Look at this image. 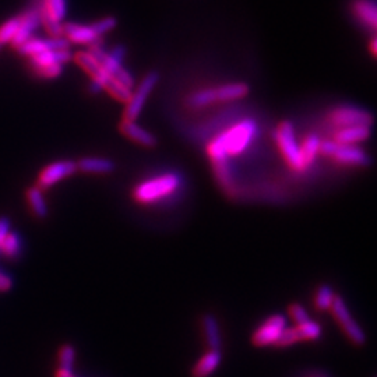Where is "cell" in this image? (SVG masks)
<instances>
[{"mask_svg": "<svg viewBox=\"0 0 377 377\" xmlns=\"http://www.w3.org/2000/svg\"><path fill=\"white\" fill-rule=\"evenodd\" d=\"M257 128L253 121H243L220 133L207 145V154L211 163L230 161V156L242 154L253 141Z\"/></svg>", "mask_w": 377, "mask_h": 377, "instance_id": "obj_1", "label": "cell"}, {"mask_svg": "<svg viewBox=\"0 0 377 377\" xmlns=\"http://www.w3.org/2000/svg\"><path fill=\"white\" fill-rule=\"evenodd\" d=\"M88 53L105 69V72H108L121 84L132 90V87L134 85L133 77L122 66V59L125 57V48L118 46L112 52H106L102 48V45H91L88 48Z\"/></svg>", "mask_w": 377, "mask_h": 377, "instance_id": "obj_2", "label": "cell"}, {"mask_svg": "<svg viewBox=\"0 0 377 377\" xmlns=\"http://www.w3.org/2000/svg\"><path fill=\"white\" fill-rule=\"evenodd\" d=\"M181 185V179L174 174H167L140 183L134 189V198L139 203H154L172 194Z\"/></svg>", "mask_w": 377, "mask_h": 377, "instance_id": "obj_3", "label": "cell"}, {"mask_svg": "<svg viewBox=\"0 0 377 377\" xmlns=\"http://www.w3.org/2000/svg\"><path fill=\"white\" fill-rule=\"evenodd\" d=\"M276 141L278 144V148L285 158L287 164L296 172H303L307 170L305 161L302 158L300 145L296 141L295 130L292 123L283 122L278 129L276 130Z\"/></svg>", "mask_w": 377, "mask_h": 377, "instance_id": "obj_4", "label": "cell"}, {"mask_svg": "<svg viewBox=\"0 0 377 377\" xmlns=\"http://www.w3.org/2000/svg\"><path fill=\"white\" fill-rule=\"evenodd\" d=\"M158 80H159V76L156 72H150L144 77V80L141 81V84L136 90V92H132L130 99L126 102L128 105H126V110L123 114V121L134 122L139 118V115L141 114L143 108L147 102V98L150 96L152 90L156 87Z\"/></svg>", "mask_w": 377, "mask_h": 377, "instance_id": "obj_5", "label": "cell"}, {"mask_svg": "<svg viewBox=\"0 0 377 377\" xmlns=\"http://www.w3.org/2000/svg\"><path fill=\"white\" fill-rule=\"evenodd\" d=\"M330 310L333 312V316L336 317V320L340 323V326L343 327V330L345 332L347 337L356 345H362L366 340L363 330L360 329V326L358 323L352 318L344 299L338 295L334 296V300L332 303Z\"/></svg>", "mask_w": 377, "mask_h": 377, "instance_id": "obj_6", "label": "cell"}, {"mask_svg": "<svg viewBox=\"0 0 377 377\" xmlns=\"http://www.w3.org/2000/svg\"><path fill=\"white\" fill-rule=\"evenodd\" d=\"M77 172V163L72 159H63L57 161V163L49 164L46 168H43L38 176L37 186L41 190H46L52 187L53 185L59 183L61 181L72 176Z\"/></svg>", "mask_w": 377, "mask_h": 377, "instance_id": "obj_7", "label": "cell"}, {"mask_svg": "<svg viewBox=\"0 0 377 377\" xmlns=\"http://www.w3.org/2000/svg\"><path fill=\"white\" fill-rule=\"evenodd\" d=\"M285 329H287V318L283 314H274L272 317H268L254 332L252 341L256 347L276 345Z\"/></svg>", "mask_w": 377, "mask_h": 377, "instance_id": "obj_8", "label": "cell"}, {"mask_svg": "<svg viewBox=\"0 0 377 377\" xmlns=\"http://www.w3.org/2000/svg\"><path fill=\"white\" fill-rule=\"evenodd\" d=\"M333 125L337 128H351V126H371L373 116L359 108L354 106H340L330 115Z\"/></svg>", "mask_w": 377, "mask_h": 377, "instance_id": "obj_9", "label": "cell"}, {"mask_svg": "<svg viewBox=\"0 0 377 377\" xmlns=\"http://www.w3.org/2000/svg\"><path fill=\"white\" fill-rule=\"evenodd\" d=\"M70 42L65 37H50V38H30L20 48H17L19 53L23 57H34L38 53L48 50H61L69 49Z\"/></svg>", "mask_w": 377, "mask_h": 377, "instance_id": "obj_10", "label": "cell"}, {"mask_svg": "<svg viewBox=\"0 0 377 377\" xmlns=\"http://www.w3.org/2000/svg\"><path fill=\"white\" fill-rule=\"evenodd\" d=\"M73 59L83 70H85L91 76V80L96 81L102 87V90H105L106 85L110 84V81L114 80V77L108 72H105V69L90 55L88 52H77L76 55H73Z\"/></svg>", "mask_w": 377, "mask_h": 377, "instance_id": "obj_11", "label": "cell"}, {"mask_svg": "<svg viewBox=\"0 0 377 377\" xmlns=\"http://www.w3.org/2000/svg\"><path fill=\"white\" fill-rule=\"evenodd\" d=\"M63 35L69 42L81 43V45H102V37H99L91 26L77 24V23H65Z\"/></svg>", "mask_w": 377, "mask_h": 377, "instance_id": "obj_12", "label": "cell"}, {"mask_svg": "<svg viewBox=\"0 0 377 377\" xmlns=\"http://www.w3.org/2000/svg\"><path fill=\"white\" fill-rule=\"evenodd\" d=\"M39 26H41V19H39L37 6L21 13V23H20V27L12 41V45L16 49L20 48L26 41L32 38V35L35 34V31L38 30Z\"/></svg>", "mask_w": 377, "mask_h": 377, "instance_id": "obj_13", "label": "cell"}, {"mask_svg": "<svg viewBox=\"0 0 377 377\" xmlns=\"http://www.w3.org/2000/svg\"><path fill=\"white\" fill-rule=\"evenodd\" d=\"M70 61H73V53L70 49H61V50H48L38 53V55H34L30 58V66L31 69H39L45 66H52V65H66Z\"/></svg>", "mask_w": 377, "mask_h": 377, "instance_id": "obj_14", "label": "cell"}, {"mask_svg": "<svg viewBox=\"0 0 377 377\" xmlns=\"http://www.w3.org/2000/svg\"><path fill=\"white\" fill-rule=\"evenodd\" d=\"M337 163L343 165H354V167H365L369 164L367 155L356 145H340L333 155Z\"/></svg>", "mask_w": 377, "mask_h": 377, "instance_id": "obj_15", "label": "cell"}, {"mask_svg": "<svg viewBox=\"0 0 377 377\" xmlns=\"http://www.w3.org/2000/svg\"><path fill=\"white\" fill-rule=\"evenodd\" d=\"M370 126H351L338 129L334 134V141L340 145H355L356 143L365 141L370 137Z\"/></svg>", "mask_w": 377, "mask_h": 377, "instance_id": "obj_16", "label": "cell"}, {"mask_svg": "<svg viewBox=\"0 0 377 377\" xmlns=\"http://www.w3.org/2000/svg\"><path fill=\"white\" fill-rule=\"evenodd\" d=\"M119 129L128 139H130L144 147H154L156 144V139L150 132H147L145 129L139 126L136 122L122 121Z\"/></svg>", "mask_w": 377, "mask_h": 377, "instance_id": "obj_17", "label": "cell"}, {"mask_svg": "<svg viewBox=\"0 0 377 377\" xmlns=\"http://www.w3.org/2000/svg\"><path fill=\"white\" fill-rule=\"evenodd\" d=\"M115 170V164L111 159L87 156L81 158L77 163V171L85 174H110Z\"/></svg>", "mask_w": 377, "mask_h": 377, "instance_id": "obj_18", "label": "cell"}, {"mask_svg": "<svg viewBox=\"0 0 377 377\" xmlns=\"http://www.w3.org/2000/svg\"><path fill=\"white\" fill-rule=\"evenodd\" d=\"M221 362L220 351H208L193 367V377H208Z\"/></svg>", "mask_w": 377, "mask_h": 377, "instance_id": "obj_19", "label": "cell"}, {"mask_svg": "<svg viewBox=\"0 0 377 377\" xmlns=\"http://www.w3.org/2000/svg\"><path fill=\"white\" fill-rule=\"evenodd\" d=\"M354 13L363 24L369 26L371 30L376 28L377 13H376V5L373 0H355Z\"/></svg>", "mask_w": 377, "mask_h": 377, "instance_id": "obj_20", "label": "cell"}, {"mask_svg": "<svg viewBox=\"0 0 377 377\" xmlns=\"http://www.w3.org/2000/svg\"><path fill=\"white\" fill-rule=\"evenodd\" d=\"M203 332L204 337L207 340V344L211 351H220L221 347V334L218 321L212 316H204L203 317Z\"/></svg>", "mask_w": 377, "mask_h": 377, "instance_id": "obj_21", "label": "cell"}, {"mask_svg": "<svg viewBox=\"0 0 377 377\" xmlns=\"http://www.w3.org/2000/svg\"><path fill=\"white\" fill-rule=\"evenodd\" d=\"M215 102H218L215 88L196 90L192 94H189V96L186 99L187 106L192 108V110H201V108H205V106L212 105Z\"/></svg>", "mask_w": 377, "mask_h": 377, "instance_id": "obj_22", "label": "cell"}, {"mask_svg": "<svg viewBox=\"0 0 377 377\" xmlns=\"http://www.w3.org/2000/svg\"><path fill=\"white\" fill-rule=\"evenodd\" d=\"M215 92H217L218 102L234 101V99L245 98L249 94V85L245 83H228V84L220 85L218 88H215Z\"/></svg>", "mask_w": 377, "mask_h": 377, "instance_id": "obj_23", "label": "cell"}, {"mask_svg": "<svg viewBox=\"0 0 377 377\" xmlns=\"http://www.w3.org/2000/svg\"><path fill=\"white\" fill-rule=\"evenodd\" d=\"M26 196H27V200H28V204H30L32 212L35 214V217H38L41 220L46 218L48 214H49V208H48V204H46L42 190L38 186H34L27 190Z\"/></svg>", "mask_w": 377, "mask_h": 377, "instance_id": "obj_24", "label": "cell"}, {"mask_svg": "<svg viewBox=\"0 0 377 377\" xmlns=\"http://www.w3.org/2000/svg\"><path fill=\"white\" fill-rule=\"evenodd\" d=\"M38 8L59 23L66 17V0H39Z\"/></svg>", "mask_w": 377, "mask_h": 377, "instance_id": "obj_25", "label": "cell"}, {"mask_svg": "<svg viewBox=\"0 0 377 377\" xmlns=\"http://www.w3.org/2000/svg\"><path fill=\"white\" fill-rule=\"evenodd\" d=\"M318 147H320V137L316 134H309L303 140V144L300 145V152H302V158H303L307 168L316 159V156L318 154Z\"/></svg>", "mask_w": 377, "mask_h": 377, "instance_id": "obj_26", "label": "cell"}, {"mask_svg": "<svg viewBox=\"0 0 377 377\" xmlns=\"http://www.w3.org/2000/svg\"><path fill=\"white\" fill-rule=\"evenodd\" d=\"M295 330H296L300 341H306V340L314 341L321 336V326L318 325V323L312 321V320L300 323V325H298L295 327Z\"/></svg>", "mask_w": 377, "mask_h": 377, "instance_id": "obj_27", "label": "cell"}, {"mask_svg": "<svg viewBox=\"0 0 377 377\" xmlns=\"http://www.w3.org/2000/svg\"><path fill=\"white\" fill-rule=\"evenodd\" d=\"M20 23H21V14L9 19L6 23L0 26V45L5 46L9 42L12 43V41L20 27Z\"/></svg>", "mask_w": 377, "mask_h": 377, "instance_id": "obj_28", "label": "cell"}, {"mask_svg": "<svg viewBox=\"0 0 377 377\" xmlns=\"http://www.w3.org/2000/svg\"><path fill=\"white\" fill-rule=\"evenodd\" d=\"M0 250L3 252V254L9 258H16L20 256L21 252V239L19 236V234L16 232H9L0 246Z\"/></svg>", "mask_w": 377, "mask_h": 377, "instance_id": "obj_29", "label": "cell"}, {"mask_svg": "<svg viewBox=\"0 0 377 377\" xmlns=\"http://www.w3.org/2000/svg\"><path fill=\"white\" fill-rule=\"evenodd\" d=\"M334 296H336V294L333 292V289L329 285H321L316 294V298H314V305H316L317 310H320V312L330 310Z\"/></svg>", "mask_w": 377, "mask_h": 377, "instance_id": "obj_30", "label": "cell"}, {"mask_svg": "<svg viewBox=\"0 0 377 377\" xmlns=\"http://www.w3.org/2000/svg\"><path fill=\"white\" fill-rule=\"evenodd\" d=\"M76 359V351L72 345H63L59 351V362H61V369L65 370H72Z\"/></svg>", "mask_w": 377, "mask_h": 377, "instance_id": "obj_31", "label": "cell"}, {"mask_svg": "<svg viewBox=\"0 0 377 377\" xmlns=\"http://www.w3.org/2000/svg\"><path fill=\"white\" fill-rule=\"evenodd\" d=\"M116 26H118V21H116L115 17H105V19H101V20L95 21L94 24H91L92 30H94L99 37H102V34H105V32L112 31Z\"/></svg>", "mask_w": 377, "mask_h": 377, "instance_id": "obj_32", "label": "cell"}, {"mask_svg": "<svg viewBox=\"0 0 377 377\" xmlns=\"http://www.w3.org/2000/svg\"><path fill=\"white\" fill-rule=\"evenodd\" d=\"M38 77L41 79H57L62 74L63 66L62 65H52V66H45L39 69L32 70Z\"/></svg>", "mask_w": 377, "mask_h": 377, "instance_id": "obj_33", "label": "cell"}, {"mask_svg": "<svg viewBox=\"0 0 377 377\" xmlns=\"http://www.w3.org/2000/svg\"><path fill=\"white\" fill-rule=\"evenodd\" d=\"M289 316L292 317L294 321L298 323V325H300V323H305V321L310 320L307 312H306L305 307L300 306L299 303H292V305L289 306Z\"/></svg>", "mask_w": 377, "mask_h": 377, "instance_id": "obj_34", "label": "cell"}, {"mask_svg": "<svg viewBox=\"0 0 377 377\" xmlns=\"http://www.w3.org/2000/svg\"><path fill=\"white\" fill-rule=\"evenodd\" d=\"M337 148H338V144L334 140H320L318 152L323 154L325 156H332L333 158Z\"/></svg>", "mask_w": 377, "mask_h": 377, "instance_id": "obj_35", "label": "cell"}, {"mask_svg": "<svg viewBox=\"0 0 377 377\" xmlns=\"http://www.w3.org/2000/svg\"><path fill=\"white\" fill-rule=\"evenodd\" d=\"M9 232H10V220L8 217H0V246H2Z\"/></svg>", "mask_w": 377, "mask_h": 377, "instance_id": "obj_36", "label": "cell"}, {"mask_svg": "<svg viewBox=\"0 0 377 377\" xmlns=\"http://www.w3.org/2000/svg\"><path fill=\"white\" fill-rule=\"evenodd\" d=\"M12 287H13L12 278L0 272V291H9Z\"/></svg>", "mask_w": 377, "mask_h": 377, "instance_id": "obj_37", "label": "cell"}, {"mask_svg": "<svg viewBox=\"0 0 377 377\" xmlns=\"http://www.w3.org/2000/svg\"><path fill=\"white\" fill-rule=\"evenodd\" d=\"M88 90H90V92H92V94H96V92H99L101 90H102V87L96 83V81H94V80H91V84H90V87H88Z\"/></svg>", "mask_w": 377, "mask_h": 377, "instance_id": "obj_38", "label": "cell"}, {"mask_svg": "<svg viewBox=\"0 0 377 377\" xmlns=\"http://www.w3.org/2000/svg\"><path fill=\"white\" fill-rule=\"evenodd\" d=\"M57 377H74L72 370H65V369H59L57 371Z\"/></svg>", "mask_w": 377, "mask_h": 377, "instance_id": "obj_39", "label": "cell"}, {"mask_svg": "<svg viewBox=\"0 0 377 377\" xmlns=\"http://www.w3.org/2000/svg\"><path fill=\"white\" fill-rule=\"evenodd\" d=\"M376 45H377V42H376V38H373V39H371V42H370V50H371V55H373V57H376V53H377Z\"/></svg>", "mask_w": 377, "mask_h": 377, "instance_id": "obj_40", "label": "cell"}, {"mask_svg": "<svg viewBox=\"0 0 377 377\" xmlns=\"http://www.w3.org/2000/svg\"><path fill=\"white\" fill-rule=\"evenodd\" d=\"M2 48H3V46H2V45H0V50H2Z\"/></svg>", "mask_w": 377, "mask_h": 377, "instance_id": "obj_41", "label": "cell"}]
</instances>
